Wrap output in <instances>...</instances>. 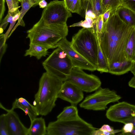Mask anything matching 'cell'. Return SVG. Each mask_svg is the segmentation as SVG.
<instances>
[{
    "label": "cell",
    "mask_w": 135,
    "mask_h": 135,
    "mask_svg": "<svg viewBox=\"0 0 135 135\" xmlns=\"http://www.w3.org/2000/svg\"><path fill=\"white\" fill-rule=\"evenodd\" d=\"M7 45L5 42L4 34H1L0 36V62L6 51Z\"/></svg>",
    "instance_id": "4dcf8cb0"
},
{
    "label": "cell",
    "mask_w": 135,
    "mask_h": 135,
    "mask_svg": "<svg viewBox=\"0 0 135 135\" xmlns=\"http://www.w3.org/2000/svg\"><path fill=\"white\" fill-rule=\"evenodd\" d=\"M80 117L77 107L73 105L65 107L57 117V119L64 120L75 119Z\"/></svg>",
    "instance_id": "44dd1931"
},
{
    "label": "cell",
    "mask_w": 135,
    "mask_h": 135,
    "mask_svg": "<svg viewBox=\"0 0 135 135\" xmlns=\"http://www.w3.org/2000/svg\"><path fill=\"white\" fill-rule=\"evenodd\" d=\"M0 135H9L6 114H2L0 116Z\"/></svg>",
    "instance_id": "484cf974"
},
{
    "label": "cell",
    "mask_w": 135,
    "mask_h": 135,
    "mask_svg": "<svg viewBox=\"0 0 135 135\" xmlns=\"http://www.w3.org/2000/svg\"><path fill=\"white\" fill-rule=\"evenodd\" d=\"M124 54L126 60L135 62V27H134L127 40Z\"/></svg>",
    "instance_id": "d6986e66"
},
{
    "label": "cell",
    "mask_w": 135,
    "mask_h": 135,
    "mask_svg": "<svg viewBox=\"0 0 135 135\" xmlns=\"http://www.w3.org/2000/svg\"><path fill=\"white\" fill-rule=\"evenodd\" d=\"M96 129L80 117L70 120L57 119L48 124L47 135H91Z\"/></svg>",
    "instance_id": "5b68a950"
},
{
    "label": "cell",
    "mask_w": 135,
    "mask_h": 135,
    "mask_svg": "<svg viewBox=\"0 0 135 135\" xmlns=\"http://www.w3.org/2000/svg\"><path fill=\"white\" fill-rule=\"evenodd\" d=\"M69 10L72 12L81 15L82 10L81 0H73Z\"/></svg>",
    "instance_id": "83f0119b"
},
{
    "label": "cell",
    "mask_w": 135,
    "mask_h": 135,
    "mask_svg": "<svg viewBox=\"0 0 135 135\" xmlns=\"http://www.w3.org/2000/svg\"><path fill=\"white\" fill-rule=\"evenodd\" d=\"M134 126L133 124L131 123H127L124 124L122 130V133L120 134L126 135L130 132L133 129Z\"/></svg>",
    "instance_id": "e575fe53"
},
{
    "label": "cell",
    "mask_w": 135,
    "mask_h": 135,
    "mask_svg": "<svg viewBox=\"0 0 135 135\" xmlns=\"http://www.w3.org/2000/svg\"><path fill=\"white\" fill-rule=\"evenodd\" d=\"M43 0H34L35 2V4L33 7L36 6L38 5V4L39 2Z\"/></svg>",
    "instance_id": "f6af8a7d"
},
{
    "label": "cell",
    "mask_w": 135,
    "mask_h": 135,
    "mask_svg": "<svg viewBox=\"0 0 135 135\" xmlns=\"http://www.w3.org/2000/svg\"><path fill=\"white\" fill-rule=\"evenodd\" d=\"M42 65L46 72L63 82L67 80L73 67L69 57L59 47L43 62Z\"/></svg>",
    "instance_id": "8992f818"
},
{
    "label": "cell",
    "mask_w": 135,
    "mask_h": 135,
    "mask_svg": "<svg viewBox=\"0 0 135 135\" xmlns=\"http://www.w3.org/2000/svg\"><path fill=\"white\" fill-rule=\"evenodd\" d=\"M133 62L126 60L114 62L108 65V73L115 75H121L130 71Z\"/></svg>",
    "instance_id": "9a60e30c"
},
{
    "label": "cell",
    "mask_w": 135,
    "mask_h": 135,
    "mask_svg": "<svg viewBox=\"0 0 135 135\" xmlns=\"http://www.w3.org/2000/svg\"><path fill=\"white\" fill-rule=\"evenodd\" d=\"M20 2H21L22 0H18Z\"/></svg>",
    "instance_id": "bcb514c9"
},
{
    "label": "cell",
    "mask_w": 135,
    "mask_h": 135,
    "mask_svg": "<svg viewBox=\"0 0 135 135\" xmlns=\"http://www.w3.org/2000/svg\"><path fill=\"white\" fill-rule=\"evenodd\" d=\"M111 9H108L103 14V17L104 23L106 22L109 18L111 12Z\"/></svg>",
    "instance_id": "8d00e7d4"
},
{
    "label": "cell",
    "mask_w": 135,
    "mask_h": 135,
    "mask_svg": "<svg viewBox=\"0 0 135 135\" xmlns=\"http://www.w3.org/2000/svg\"><path fill=\"white\" fill-rule=\"evenodd\" d=\"M123 22L116 14H110L103 23L98 38L100 46L107 61L111 63L126 60L124 51L128 38L134 27Z\"/></svg>",
    "instance_id": "6da1fadb"
},
{
    "label": "cell",
    "mask_w": 135,
    "mask_h": 135,
    "mask_svg": "<svg viewBox=\"0 0 135 135\" xmlns=\"http://www.w3.org/2000/svg\"><path fill=\"white\" fill-rule=\"evenodd\" d=\"M56 46L57 47L61 49L67 54L71 60L73 67L92 71L97 70L95 66L73 49L71 42L69 41L66 37L60 40Z\"/></svg>",
    "instance_id": "8fae6325"
},
{
    "label": "cell",
    "mask_w": 135,
    "mask_h": 135,
    "mask_svg": "<svg viewBox=\"0 0 135 135\" xmlns=\"http://www.w3.org/2000/svg\"><path fill=\"white\" fill-rule=\"evenodd\" d=\"M127 123H132L134 127H135V116L128 121Z\"/></svg>",
    "instance_id": "b9f144b4"
},
{
    "label": "cell",
    "mask_w": 135,
    "mask_h": 135,
    "mask_svg": "<svg viewBox=\"0 0 135 135\" xmlns=\"http://www.w3.org/2000/svg\"><path fill=\"white\" fill-rule=\"evenodd\" d=\"M58 98L76 106L84 98L83 91L73 83L67 81L63 82Z\"/></svg>",
    "instance_id": "7c38bea8"
},
{
    "label": "cell",
    "mask_w": 135,
    "mask_h": 135,
    "mask_svg": "<svg viewBox=\"0 0 135 135\" xmlns=\"http://www.w3.org/2000/svg\"><path fill=\"white\" fill-rule=\"evenodd\" d=\"M31 122L28 135H47V126L44 118L36 117Z\"/></svg>",
    "instance_id": "2e32d148"
},
{
    "label": "cell",
    "mask_w": 135,
    "mask_h": 135,
    "mask_svg": "<svg viewBox=\"0 0 135 135\" xmlns=\"http://www.w3.org/2000/svg\"><path fill=\"white\" fill-rule=\"evenodd\" d=\"M106 116L111 121L125 124L135 116V105L125 102L119 103L109 107Z\"/></svg>",
    "instance_id": "30bf717a"
},
{
    "label": "cell",
    "mask_w": 135,
    "mask_h": 135,
    "mask_svg": "<svg viewBox=\"0 0 135 135\" xmlns=\"http://www.w3.org/2000/svg\"><path fill=\"white\" fill-rule=\"evenodd\" d=\"M71 16L64 0H55L50 2L44 9L40 19L48 24H57L66 23L68 18Z\"/></svg>",
    "instance_id": "ba28073f"
},
{
    "label": "cell",
    "mask_w": 135,
    "mask_h": 135,
    "mask_svg": "<svg viewBox=\"0 0 135 135\" xmlns=\"http://www.w3.org/2000/svg\"><path fill=\"white\" fill-rule=\"evenodd\" d=\"M20 16V12L16 14L13 17L12 21L10 23L9 26L6 32L4 34L5 42H6L7 39L9 35L10 32L14 26L17 21L18 20Z\"/></svg>",
    "instance_id": "1f68e13d"
},
{
    "label": "cell",
    "mask_w": 135,
    "mask_h": 135,
    "mask_svg": "<svg viewBox=\"0 0 135 135\" xmlns=\"http://www.w3.org/2000/svg\"><path fill=\"white\" fill-rule=\"evenodd\" d=\"M3 108L7 112L6 116L9 135H28V128L22 123L17 114L13 110Z\"/></svg>",
    "instance_id": "4fadbf2b"
},
{
    "label": "cell",
    "mask_w": 135,
    "mask_h": 135,
    "mask_svg": "<svg viewBox=\"0 0 135 135\" xmlns=\"http://www.w3.org/2000/svg\"><path fill=\"white\" fill-rule=\"evenodd\" d=\"M22 8L20 11V16L18 22L13 28L8 37L18 26H24L25 23L23 19L25 15L32 7H33L35 4L34 0H22L21 2Z\"/></svg>",
    "instance_id": "7402d4cb"
},
{
    "label": "cell",
    "mask_w": 135,
    "mask_h": 135,
    "mask_svg": "<svg viewBox=\"0 0 135 135\" xmlns=\"http://www.w3.org/2000/svg\"><path fill=\"white\" fill-rule=\"evenodd\" d=\"M5 0H0V22L3 20L5 11Z\"/></svg>",
    "instance_id": "d590c367"
},
{
    "label": "cell",
    "mask_w": 135,
    "mask_h": 135,
    "mask_svg": "<svg viewBox=\"0 0 135 135\" xmlns=\"http://www.w3.org/2000/svg\"><path fill=\"white\" fill-rule=\"evenodd\" d=\"M121 98L114 90L100 87L93 94L86 97L80 104V107L89 110H103L111 103L118 102Z\"/></svg>",
    "instance_id": "52a82bcc"
},
{
    "label": "cell",
    "mask_w": 135,
    "mask_h": 135,
    "mask_svg": "<svg viewBox=\"0 0 135 135\" xmlns=\"http://www.w3.org/2000/svg\"><path fill=\"white\" fill-rule=\"evenodd\" d=\"M49 49L43 45L37 44L30 43L29 48L27 50L24 55L25 56H34L38 60L48 54Z\"/></svg>",
    "instance_id": "ac0fdd59"
},
{
    "label": "cell",
    "mask_w": 135,
    "mask_h": 135,
    "mask_svg": "<svg viewBox=\"0 0 135 135\" xmlns=\"http://www.w3.org/2000/svg\"><path fill=\"white\" fill-rule=\"evenodd\" d=\"M98 129L109 132L113 131L114 130L113 127L108 124H104L100 128Z\"/></svg>",
    "instance_id": "74e56055"
},
{
    "label": "cell",
    "mask_w": 135,
    "mask_h": 135,
    "mask_svg": "<svg viewBox=\"0 0 135 135\" xmlns=\"http://www.w3.org/2000/svg\"><path fill=\"white\" fill-rule=\"evenodd\" d=\"M48 4L45 0H43L39 2L38 4L39 7L40 8H44Z\"/></svg>",
    "instance_id": "ab89813d"
},
{
    "label": "cell",
    "mask_w": 135,
    "mask_h": 135,
    "mask_svg": "<svg viewBox=\"0 0 135 135\" xmlns=\"http://www.w3.org/2000/svg\"><path fill=\"white\" fill-rule=\"evenodd\" d=\"M128 85L130 87L135 88V76H133L128 83Z\"/></svg>",
    "instance_id": "f35d334b"
},
{
    "label": "cell",
    "mask_w": 135,
    "mask_h": 135,
    "mask_svg": "<svg viewBox=\"0 0 135 135\" xmlns=\"http://www.w3.org/2000/svg\"><path fill=\"white\" fill-rule=\"evenodd\" d=\"M116 14L126 24L135 27V12L122 5L119 6L115 11Z\"/></svg>",
    "instance_id": "e0dca14e"
},
{
    "label": "cell",
    "mask_w": 135,
    "mask_h": 135,
    "mask_svg": "<svg viewBox=\"0 0 135 135\" xmlns=\"http://www.w3.org/2000/svg\"><path fill=\"white\" fill-rule=\"evenodd\" d=\"M68 32L66 23L48 24L40 19L27 32L26 37L30 43L39 44L50 49L57 47L56 45L66 37Z\"/></svg>",
    "instance_id": "3957f363"
},
{
    "label": "cell",
    "mask_w": 135,
    "mask_h": 135,
    "mask_svg": "<svg viewBox=\"0 0 135 135\" xmlns=\"http://www.w3.org/2000/svg\"><path fill=\"white\" fill-rule=\"evenodd\" d=\"M122 5L135 12V0H122Z\"/></svg>",
    "instance_id": "836d02e7"
},
{
    "label": "cell",
    "mask_w": 135,
    "mask_h": 135,
    "mask_svg": "<svg viewBox=\"0 0 135 135\" xmlns=\"http://www.w3.org/2000/svg\"><path fill=\"white\" fill-rule=\"evenodd\" d=\"M98 40V51L97 70L101 73H108V65L100 46L98 36L96 35Z\"/></svg>",
    "instance_id": "603a6c76"
},
{
    "label": "cell",
    "mask_w": 135,
    "mask_h": 135,
    "mask_svg": "<svg viewBox=\"0 0 135 135\" xmlns=\"http://www.w3.org/2000/svg\"><path fill=\"white\" fill-rule=\"evenodd\" d=\"M122 132L121 130H114L112 132H109L97 129L94 130L92 133L91 135H112Z\"/></svg>",
    "instance_id": "d6a6232c"
},
{
    "label": "cell",
    "mask_w": 135,
    "mask_h": 135,
    "mask_svg": "<svg viewBox=\"0 0 135 135\" xmlns=\"http://www.w3.org/2000/svg\"><path fill=\"white\" fill-rule=\"evenodd\" d=\"M67 8L69 10L73 0H63Z\"/></svg>",
    "instance_id": "60d3db41"
},
{
    "label": "cell",
    "mask_w": 135,
    "mask_h": 135,
    "mask_svg": "<svg viewBox=\"0 0 135 135\" xmlns=\"http://www.w3.org/2000/svg\"><path fill=\"white\" fill-rule=\"evenodd\" d=\"M66 81L73 83L83 91L91 92L101 86V82L97 76L85 73L83 69L73 67Z\"/></svg>",
    "instance_id": "9c48e42d"
},
{
    "label": "cell",
    "mask_w": 135,
    "mask_h": 135,
    "mask_svg": "<svg viewBox=\"0 0 135 135\" xmlns=\"http://www.w3.org/2000/svg\"><path fill=\"white\" fill-rule=\"evenodd\" d=\"M16 108L21 109L28 115L31 121L39 115L35 107L23 97L16 99L13 102L11 109L14 110Z\"/></svg>",
    "instance_id": "5bb4252c"
},
{
    "label": "cell",
    "mask_w": 135,
    "mask_h": 135,
    "mask_svg": "<svg viewBox=\"0 0 135 135\" xmlns=\"http://www.w3.org/2000/svg\"><path fill=\"white\" fill-rule=\"evenodd\" d=\"M122 0H102L103 14L107 10L111 9V13L115 12L117 8L122 5Z\"/></svg>",
    "instance_id": "cb8c5ba5"
},
{
    "label": "cell",
    "mask_w": 135,
    "mask_h": 135,
    "mask_svg": "<svg viewBox=\"0 0 135 135\" xmlns=\"http://www.w3.org/2000/svg\"><path fill=\"white\" fill-rule=\"evenodd\" d=\"M85 19L84 21H81L79 22L74 23L69 26L70 27L76 26L82 27L83 28H89L93 27V19L88 17L85 16Z\"/></svg>",
    "instance_id": "4316f807"
},
{
    "label": "cell",
    "mask_w": 135,
    "mask_h": 135,
    "mask_svg": "<svg viewBox=\"0 0 135 135\" xmlns=\"http://www.w3.org/2000/svg\"><path fill=\"white\" fill-rule=\"evenodd\" d=\"M130 71L133 74V76H135V62H133L132 68Z\"/></svg>",
    "instance_id": "7bdbcfd3"
},
{
    "label": "cell",
    "mask_w": 135,
    "mask_h": 135,
    "mask_svg": "<svg viewBox=\"0 0 135 135\" xmlns=\"http://www.w3.org/2000/svg\"><path fill=\"white\" fill-rule=\"evenodd\" d=\"M82 10L92 11L96 17L103 14L102 0H81Z\"/></svg>",
    "instance_id": "ffe728a7"
},
{
    "label": "cell",
    "mask_w": 135,
    "mask_h": 135,
    "mask_svg": "<svg viewBox=\"0 0 135 135\" xmlns=\"http://www.w3.org/2000/svg\"><path fill=\"white\" fill-rule=\"evenodd\" d=\"M71 43L74 50L97 68L98 40L92 28L79 30Z\"/></svg>",
    "instance_id": "277c9868"
},
{
    "label": "cell",
    "mask_w": 135,
    "mask_h": 135,
    "mask_svg": "<svg viewBox=\"0 0 135 135\" xmlns=\"http://www.w3.org/2000/svg\"><path fill=\"white\" fill-rule=\"evenodd\" d=\"M8 6V11L17 14L20 12L18 4L20 2L18 0H6Z\"/></svg>",
    "instance_id": "f1b7e54d"
},
{
    "label": "cell",
    "mask_w": 135,
    "mask_h": 135,
    "mask_svg": "<svg viewBox=\"0 0 135 135\" xmlns=\"http://www.w3.org/2000/svg\"><path fill=\"white\" fill-rule=\"evenodd\" d=\"M135 135V127L134 128L131 132L127 133L126 135Z\"/></svg>",
    "instance_id": "ee69618b"
},
{
    "label": "cell",
    "mask_w": 135,
    "mask_h": 135,
    "mask_svg": "<svg viewBox=\"0 0 135 135\" xmlns=\"http://www.w3.org/2000/svg\"><path fill=\"white\" fill-rule=\"evenodd\" d=\"M104 23L103 14L100 15L93 19L92 28L95 33L99 37L101 32Z\"/></svg>",
    "instance_id": "d4e9b609"
},
{
    "label": "cell",
    "mask_w": 135,
    "mask_h": 135,
    "mask_svg": "<svg viewBox=\"0 0 135 135\" xmlns=\"http://www.w3.org/2000/svg\"><path fill=\"white\" fill-rule=\"evenodd\" d=\"M16 14L8 11L7 15L0 22V29L3 30H5L8 23H10L12 21L13 17Z\"/></svg>",
    "instance_id": "f546056e"
},
{
    "label": "cell",
    "mask_w": 135,
    "mask_h": 135,
    "mask_svg": "<svg viewBox=\"0 0 135 135\" xmlns=\"http://www.w3.org/2000/svg\"><path fill=\"white\" fill-rule=\"evenodd\" d=\"M63 82L46 72L42 74L33 103L39 115H46L55 107Z\"/></svg>",
    "instance_id": "7a4b0ae2"
}]
</instances>
